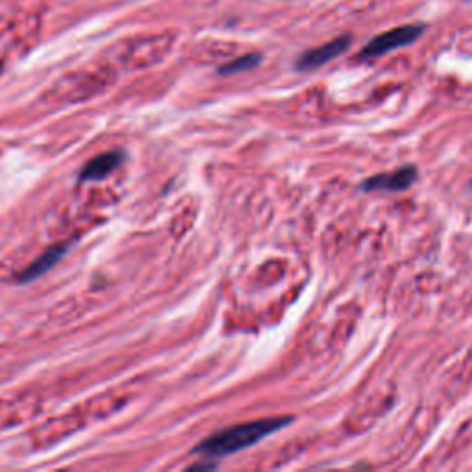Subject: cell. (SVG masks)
I'll return each instance as SVG.
<instances>
[{"label": "cell", "instance_id": "6da1fadb", "mask_svg": "<svg viewBox=\"0 0 472 472\" xmlns=\"http://www.w3.org/2000/svg\"><path fill=\"white\" fill-rule=\"evenodd\" d=\"M290 423H293V417H268L236 424V426L225 428L203 439L194 448V452L207 456V458H222L227 454L240 452L243 448L253 447L272 433L283 430Z\"/></svg>", "mask_w": 472, "mask_h": 472}, {"label": "cell", "instance_id": "7a4b0ae2", "mask_svg": "<svg viewBox=\"0 0 472 472\" xmlns=\"http://www.w3.org/2000/svg\"><path fill=\"white\" fill-rule=\"evenodd\" d=\"M423 32L424 26L421 25L400 26V28H393L390 30V32H384V34L376 35L375 39H371L369 43H367V46L362 50L360 58L362 59L376 58V56H382L395 49L406 46V44L417 41V37H421Z\"/></svg>", "mask_w": 472, "mask_h": 472}, {"label": "cell", "instance_id": "3957f363", "mask_svg": "<svg viewBox=\"0 0 472 472\" xmlns=\"http://www.w3.org/2000/svg\"><path fill=\"white\" fill-rule=\"evenodd\" d=\"M349 44H351V37L341 35V37H338V39L319 46V49L308 50L307 54H302L301 58L297 59L295 68L297 70H314V68L323 67V65L329 63L331 59H334L340 54H343V52L349 49Z\"/></svg>", "mask_w": 472, "mask_h": 472}, {"label": "cell", "instance_id": "277c9868", "mask_svg": "<svg viewBox=\"0 0 472 472\" xmlns=\"http://www.w3.org/2000/svg\"><path fill=\"white\" fill-rule=\"evenodd\" d=\"M415 181H417V168L415 166H404V168L391 172V174H378V176L369 177L362 183V190H365V192H373V190L399 192V190L409 189Z\"/></svg>", "mask_w": 472, "mask_h": 472}, {"label": "cell", "instance_id": "5b68a950", "mask_svg": "<svg viewBox=\"0 0 472 472\" xmlns=\"http://www.w3.org/2000/svg\"><path fill=\"white\" fill-rule=\"evenodd\" d=\"M65 253H67V245H54V248H50L41 257L35 258L28 268L15 275L17 283H30V281H35L37 277L44 275V273L54 268L56 264L63 258Z\"/></svg>", "mask_w": 472, "mask_h": 472}, {"label": "cell", "instance_id": "8992f818", "mask_svg": "<svg viewBox=\"0 0 472 472\" xmlns=\"http://www.w3.org/2000/svg\"><path fill=\"white\" fill-rule=\"evenodd\" d=\"M122 159H124V153L117 150L94 157L93 161H89L85 168L79 172V181H98L109 176L115 168L120 166Z\"/></svg>", "mask_w": 472, "mask_h": 472}, {"label": "cell", "instance_id": "52a82bcc", "mask_svg": "<svg viewBox=\"0 0 472 472\" xmlns=\"http://www.w3.org/2000/svg\"><path fill=\"white\" fill-rule=\"evenodd\" d=\"M262 61V58L258 54H245L242 58H236L231 63L224 65V67L219 68V74H236V72H243V70H251V68L257 67L258 63Z\"/></svg>", "mask_w": 472, "mask_h": 472}]
</instances>
